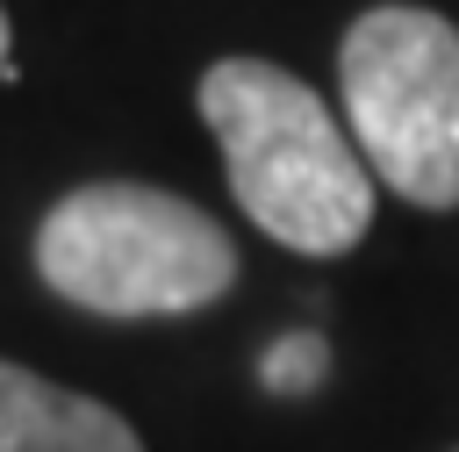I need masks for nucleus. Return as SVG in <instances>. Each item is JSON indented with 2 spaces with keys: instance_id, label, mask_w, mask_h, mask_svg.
I'll use <instances>...</instances> for the list:
<instances>
[{
  "instance_id": "7ed1b4c3",
  "label": "nucleus",
  "mask_w": 459,
  "mask_h": 452,
  "mask_svg": "<svg viewBox=\"0 0 459 452\" xmlns=\"http://www.w3.org/2000/svg\"><path fill=\"white\" fill-rule=\"evenodd\" d=\"M344 129L409 208H459V29L430 7H373L337 43Z\"/></svg>"
},
{
  "instance_id": "f257e3e1",
  "label": "nucleus",
  "mask_w": 459,
  "mask_h": 452,
  "mask_svg": "<svg viewBox=\"0 0 459 452\" xmlns=\"http://www.w3.org/2000/svg\"><path fill=\"white\" fill-rule=\"evenodd\" d=\"M201 122L222 143L237 208L287 251L337 258L373 222V172L351 129L308 79L273 57H215L201 72Z\"/></svg>"
},
{
  "instance_id": "20e7f679",
  "label": "nucleus",
  "mask_w": 459,
  "mask_h": 452,
  "mask_svg": "<svg viewBox=\"0 0 459 452\" xmlns=\"http://www.w3.org/2000/svg\"><path fill=\"white\" fill-rule=\"evenodd\" d=\"M0 452H143L129 416L0 359Z\"/></svg>"
},
{
  "instance_id": "423d86ee",
  "label": "nucleus",
  "mask_w": 459,
  "mask_h": 452,
  "mask_svg": "<svg viewBox=\"0 0 459 452\" xmlns=\"http://www.w3.org/2000/svg\"><path fill=\"white\" fill-rule=\"evenodd\" d=\"M0 79H7V7H0Z\"/></svg>"
},
{
  "instance_id": "39448f33",
  "label": "nucleus",
  "mask_w": 459,
  "mask_h": 452,
  "mask_svg": "<svg viewBox=\"0 0 459 452\" xmlns=\"http://www.w3.org/2000/svg\"><path fill=\"white\" fill-rule=\"evenodd\" d=\"M265 387L273 395H301V387H316L323 380V337H308V330H294V337H280L273 352H265Z\"/></svg>"
},
{
  "instance_id": "f03ea898",
  "label": "nucleus",
  "mask_w": 459,
  "mask_h": 452,
  "mask_svg": "<svg viewBox=\"0 0 459 452\" xmlns=\"http://www.w3.org/2000/svg\"><path fill=\"white\" fill-rule=\"evenodd\" d=\"M36 273L86 316H194L237 287V244L165 187L93 179L43 208Z\"/></svg>"
}]
</instances>
